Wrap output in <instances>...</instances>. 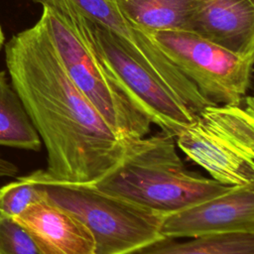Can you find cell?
Listing matches in <instances>:
<instances>
[{"instance_id": "10", "label": "cell", "mask_w": 254, "mask_h": 254, "mask_svg": "<svg viewBox=\"0 0 254 254\" xmlns=\"http://www.w3.org/2000/svg\"><path fill=\"white\" fill-rule=\"evenodd\" d=\"M14 219L29 232L40 254H95L88 228L47 199L32 203Z\"/></svg>"}, {"instance_id": "5", "label": "cell", "mask_w": 254, "mask_h": 254, "mask_svg": "<svg viewBox=\"0 0 254 254\" xmlns=\"http://www.w3.org/2000/svg\"><path fill=\"white\" fill-rule=\"evenodd\" d=\"M177 147L211 179L228 187L254 185V104H209L176 137Z\"/></svg>"}, {"instance_id": "7", "label": "cell", "mask_w": 254, "mask_h": 254, "mask_svg": "<svg viewBox=\"0 0 254 254\" xmlns=\"http://www.w3.org/2000/svg\"><path fill=\"white\" fill-rule=\"evenodd\" d=\"M87 25L96 52L121 89L152 124L176 137L194 119L196 113L174 90L127 54L108 32L88 20Z\"/></svg>"}, {"instance_id": "14", "label": "cell", "mask_w": 254, "mask_h": 254, "mask_svg": "<svg viewBox=\"0 0 254 254\" xmlns=\"http://www.w3.org/2000/svg\"><path fill=\"white\" fill-rule=\"evenodd\" d=\"M133 254H254V233H224L176 242L165 239Z\"/></svg>"}, {"instance_id": "18", "label": "cell", "mask_w": 254, "mask_h": 254, "mask_svg": "<svg viewBox=\"0 0 254 254\" xmlns=\"http://www.w3.org/2000/svg\"><path fill=\"white\" fill-rule=\"evenodd\" d=\"M4 40H5V36H4L3 30H2V27H1V25H0V49L3 47Z\"/></svg>"}, {"instance_id": "3", "label": "cell", "mask_w": 254, "mask_h": 254, "mask_svg": "<svg viewBox=\"0 0 254 254\" xmlns=\"http://www.w3.org/2000/svg\"><path fill=\"white\" fill-rule=\"evenodd\" d=\"M69 77L121 141L148 135L152 122L125 94L96 52L86 18L69 0H32Z\"/></svg>"}, {"instance_id": "15", "label": "cell", "mask_w": 254, "mask_h": 254, "mask_svg": "<svg viewBox=\"0 0 254 254\" xmlns=\"http://www.w3.org/2000/svg\"><path fill=\"white\" fill-rule=\"evenodd\" d=\"M45 199L34 174L18 178L0 189V215L15 218L29 205Z\"/></svg>"}, {"instance_id": "8", "label": "cell", "mask_w": 254, "mask_h": 254, "mask_svg": "<svg viewBox=\"0 0 254 254\" xmlns=\"http://www.w3.org/2000/svg\"><path fill=\"white\" fill-rule=\"evenodd\" d=\"M91 23L108 32L141 65L174 90L195 113L213 104L163 55L147 34L120 11L116 0H69Z\"/></svg>"}, {"instance_id": "4", "label": "cell", "mask_w": 254, "mask_h": 254, "mask_svg": "<svg viewBox=\"0 0 254 254\" xmlns=\"http://www.w3.org/2000/svg\"><path fill=\"white\" fill-rule=\"evenodd\" d=\"M45 199L67 210L90 231L95 254H133L167 239L163 217L94 184H63L47 179L45 170L33 172Z\"/></svg>"}, {"instance_id": "17", "label": "cell", "mask_w": 254, "mask_h": 254, "mask_svg": "<svg viewBox=\"0 0 254 254\" xmlns=\"http://www.w3.org/2000/svg\"><path fill=\"white\" fill-rule=\"evenodd\" d=\"M18 173V167L12 162L0 156V179L15 177Z\"/></svg>"}, {"instance_id": "16", "label": "cell", "mask_w": 254, "mask_h": 254, "mask_svg": "<svg viewBox=\"0 0 254 254\" xmlns=\"http://www.w3.org/2000/svg\"><path fill=\"white\" fill-rule=\"evenodd\" d=\"M0 254H40L29 232L14 218L0 215Z\"/></svg>"}, {"instance_id": "9", "label": "cell", "mask_w": 254, "mask_h": 254, "mask_svg": "<svg viewBox=\"0 0 254 254\" xmlns=\"http://www.w3.org/2000/svg\"><path fill=\"white\" fill-rule=\"evenodd\" d=\"M254 233V185L226 191L166 214L161 233L167 239L224 233Z\"/></svg>"}, {"instance_id": "11", "label": "cell", "mask_w": 254, "mask_h": 254, "mask_svg": "<svg viewBox=\"0 0 254 254\" xmlns=\"http://www.w3.org/2000/svg\"><path fill=\"white\" fill-rule=\"evenodd\" d=\"M190 32L238 53H254V3L192 0Z\"/></svg>"}, {"instance_id": "6", "label": "cell", "mask_w": 254, "mask_h": 254, "mask_svg": "<svg viewBox=\"0 0 254 254\" xmlns=\"http://www.w3.org/2000/svg\"><path fill=\"white\" fill-rule=\"evenodd\" d=\"M213 104H240L251 87L254 53H238L188 31L145 32Z\"/></svg>"}, {"instance_id": "2", "label": "cell", "mask_w": 254, "mask_h": 254, "mask_svg": "<svg viewBox=\"0 0 254 254\" xmlns=\"http://www.w3.org/2000/svg\"><path fill=\"white\" fill-rule=\"evenodd\" d=\"M122 157L95 187L166 215L230 187L189 171L173 135L160 133L124 141Z\"/></svg>"}, {"instance_id": "12", "label": "cell", "mask_w": 254, "mask_h": 254, "mask_svg": "<svg viewBox=\"0 0 254 254\" xmlns=\"http://www.w3.org/2000/svg\"><path fill=\"white\" fill-rule=\"evenodd\" d=\"M120 11L144 32L188 31L192 0H116Z\"/></svg>"}, {"instance_id": "19", "label": "cell", "mask_w": 254, "mask_h": 254, "mask_svg": "<svg viewBox=\"0 0 254 254\" xmlns=\"http://www.w3.org/2000/svg\"><path fill=\"white\" fill-rule=\"evenodd\" d=\"M250 1H251V2H253V3H254V0H250Z\"/></svg>"}, {"instance_id": "13", "label": "cell", "mask_w": 254, "mask_h": 254, "mask_svg": "<svg viewBox=\"0 0 254 254\" xmlns=\"http://www.w3.org/2000/svg\"><path fill=\"white\" fill-rule=\"evenodd\" d=\"M0 145L39 151L42 141L19 95L0 70Z\"/></svg>"}, {"instance_id": "1", "label": "cell", "mask_w": 254, "mask_h": 254, "mask_svg": "<svg viewBox=\"0 0 254 254\" xmlns=\"http://www.w3.org/2000/svg\"><path fill=\"white\" fill-rule=\"evenodd\" d=\"M5 60L46 148L47 179L96 183L120 160L125 144L75 86L40 19L5 45Z\"/></svg>"}]
</instances>
